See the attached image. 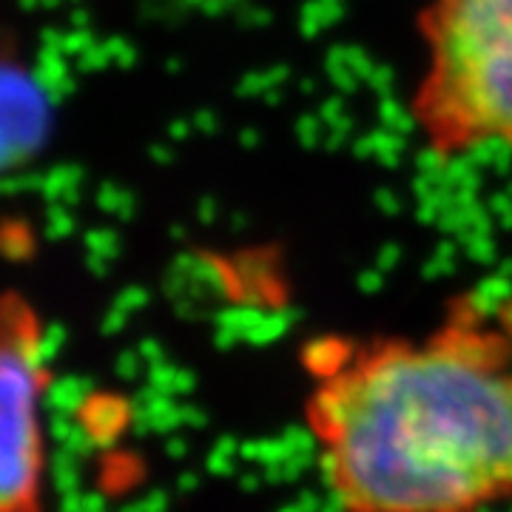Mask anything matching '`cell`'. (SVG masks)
Wrapping results in <instances>:
<instances>
[{"instance_id": "cell-1", "label": "cell", "mask_w": 512, "mask_h": 512, "mask_svg": "<svg viewBox=\"0 0 512 512\" xmlns=\"http://www.w3.org/2000/svg\"><path fill=\"white\" fill-rule=\"evenodd\" d=\"M316 467L339 512H493L512 501V319L458 296L433 328L302 350Z\"/></svg>"}, {"instance_id": "cell-2", "label": "cell", "mask_w": 512, "mask_h": 512, "mask_svg": "<svg viewBox=\"0 0 512 512\" xmlns=\"http://www.w3.org/2000/svg\"><path fill=\"white\" fill-rule=\"evenodd\" d=\"M416 32L410 114L430 151H512V0H424Z\"/></svg>"}, {"instance_id": "cell-3", "label": "cell", "mask_w": 512, "mask_h": 512, "mask_svg": "<svg viewBox=\"0 0 512 512\" xmlns=\"http://www.w3.org/2000/svg\"><path fill=\"white\" fill-rule=\"evenodd\" d=\"M52 390L46 322L26 296L0 293V512H52Z\"/></svg>"}]
</instances>
